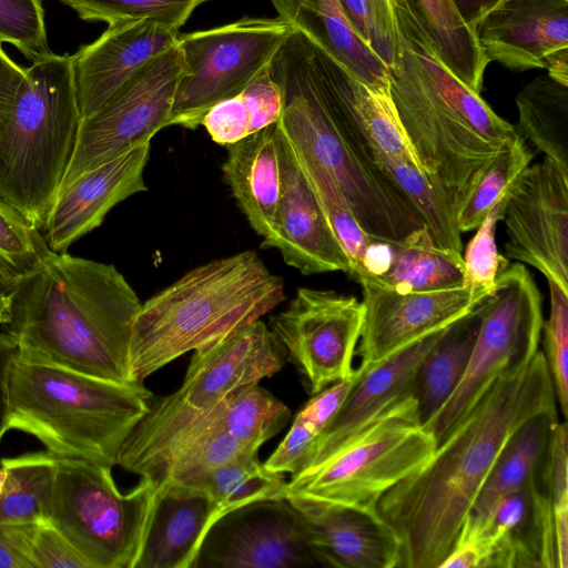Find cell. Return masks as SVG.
I'll return each mask as SVG.
<instances>
[{
    "label": "cell",
    "mask_w": 568,
    "mask_h": 568,
    "mask_svg": "<svg viewBox=\"0 0 568 568\" xmlns=\"http://www.w3.org/2000/svg\"><path fill=\"white\" fill-rule=\"evenodd\" d=\"M567 423L557 420L551 430L548 458V491L554 520L558 568L568 567V453Z\"/></svg>",
    "instance_id": "bcb514c9"
},
{
    "label": "cell",
    "mask_w": 568,
    "mask_h": 568,
    "mask_svg": "<svg viewBox=\"0 0 568 568\" xmlns=\"http://www.w3.org/2000/svg\"><path fill=\"white\" fill-rule=\"evenodd\" d=\"M284 474L267 469L257 453H244L206 474L195 488L212 503L210 528L224 515L244 506L285 498Z\"/></svg>",
    "instance_id": "e575fe53"
},
{
    "label": "cell",
    "mask_w": 568,
    "mask_h": 568,
    "mask_svg": "<svg viewBox=\"0 0 568 568\" xmlns=\"http://www.w3.org/2000/svg\"><path fill=\"white\" fill-rule=\"evenodd\" d=\"M156 498L134 568H194L212 503L199 488L166 484Z\"/></svg>",
    "instance_id": "d4e9b609"
},
{
    "label": "cell",
    "mask_w": 568,
    "mask_h": 568,
    "mask_svg": "<svg viewBox=\"0 0 568 568\" xmlns=\"http://www.w3.org/2000/svg\"><path fill=\"white\" fill-rule=\"evenodd\" d=\"M37 525L0 523V568H32L29 551Z\"/></svg>",
    "instance_id": "f907efd6"
},
{
    "label": "cell",
    "mask_w": 568,
    "mask_h": 568,
    "mask_svg": "<svg viewBox=\"0 0 568 568\" xmlns=\"http://www.w3.org/2000/svg\"><path fill=\"white\" fill-rule=\"evenodd\" d=\"M149 158L150 142H144L61 186L41 229L48 247L65 253L100 226L116 204L148 191L144 170Z\"/></svg>",
    "instance_id": "ffe728a7"
},
{
    "label": "cell",
    "mask_w": 568,
    "mask_h": 568,
    "mask_svg": "<svg viewBox=\"0 0 568 568\" xmlns=\"http://www.w3.org/2000/svg\"><path fill=\"white\" fill-rule=\"evenodd\" d=\"M277 133L282 192L272 230L263 239L261 247L276 248L288 266L304 275L335 271L349 274L348 257L333 233L290 142L278 128Z\"/></svg>",
    "instance_id": "d6986e66"
},
{
    "label": "cell",
    "mask_w": 568,
    "mask_h": 568,
    "mask_svg": "<svg viewBox=\"0 0 568 568\" xmlns=\"http://www.w3.org/2000/svg\"><path fill=\"white\" fill-rule=\"evenodd\" d=\"M176 42L145 64L105 105L81 120L63 186L84 172L151 142L169 126L172 103L183 73Z\"/></svg>",
    "instance_id": "4fadbf2b"
},
{
    "label": "cell",
    "mask_w": 568,
    "mask_h": 568,
    "mask_svg": "<svg viewBox=\"0 0 568 568\" xmlns=\"http://www.w3.org/2000/svg\"><path fill=\"white\" fill-rule=\"evenodd\" d=\"M284 300L283 280L254 251L187 271L141 304L129 347L132 382L143 384L170 362L260 320Z\"/></svg>",
    "instance_id": "5b68a950"
},
{
    "label": "cell",
    "mask_w": 568,
    "mask_h": 568,
    "mask_svg": "<svg viewBox=\"0 0 568 568\" xmlns=\"http://www.w3.org/2000/svg\"><path fill=\"white\" fill-rule=\"evenodd\" d=\"M285 361V348L261 320L194 351L182 385L151 400L123 443L116 465L154 480L185 434L224 397L242 385L273 376Z\"/></svg>",
    "instance_id": "ba28073f"
},
{
    "label": "cell",
    "mask_w": 568,
    "mask_h": 568,
    "mask_svg": "<svg viewBox=\"0 0 568 568\" xmlns=\"http://www.w3.org/2000/svg\"><path fill=\"white\" fill-rule=\"evenodd\" d=\"M541 349L497 377L437 444L429 459L378 500L399 545V568H439L510 436L536 415L558 414Z\"/></svg>",
    "instance_id": "6da1fadb"
},
{
    "label": "cell",
    "mask_w": 568,
    "mask_h": 568,
    "mask_svg": "<svg viewBox=\"0 0 568 568\" xmlns=\"http://www.w3.org/2000/svg\"><path fill=\"white\" fill-rule=\"evenodd\" d=\"M349 82L358 120L374 152L412 163L420 170L389 92L372 90L352 74Z\"/></svg>",
    "instance_id": "60d3db41"
},
{
    "label": "cell",
    "mask_w": 568,
    "mask_h": 568,
    "mask_svg": "<svg viewBox=\"0 0 568 568\" xmlns=\"http://www.w3.org/2000/svg\"><path fill=\"white\" fill-rule=\"evenodd\" d=\"M282 110L283 93L267 67L239 94L214 104L201 125L225 146L277 123Z\"/></svg>",
    "instance_id": "836d02e7"
},
{
    "label": "cell",
    "mask_w": 568,
    "mask_h": 568,
    "mask_svg": "<svg viewBox=\"0 0 568 568\" xmlns=\"http://www.w3.org/2000/svg\"><path fill=\"white\" fill-rule=\"evenodd\" d=\"M478 310L480 324L467 369L448 400L423 424L437 444L497 377L526 365L539 351L541 296L524 264L501 268Z\"/></svg>",
    "instance_id": "8fae6325"
},
{
    "label": "cell",
    "mask_w": 568,
    "mask_h": 568,
    "mask_svg": "<svg viewBox=\"0 0 568 568\" xmlns=\"http://www.w3.org/2000/svg\"><path fill=\"white\" fill-rule=\"evenodd\" d=\"M316 564L297 511L287 499H277L254 503L220 518L207 531L194 568H291Z\"/></svg>",
    "instance_id": "ac0fdd59"
},
{
    "label": "cell",
    "mask_w": 568,
    "mask_h": 568,
    "mask_svg": "<svg viewBox=\"0 0 568 568\" xmlns=\"http://www.w3.org/2000/svg\"><path fill=\"white\" fill-rule=\"evenodd\" d=\"M445 67L480 94L489 63L476 33L458 14L452 0H406Z\"/></svg>",
    "instance_id": "4dcf8cb0"
},
{
    "label": "cell",
    "mask_w": 568,
    "mask_h": 568,
    "mask_svg": "<svg viewBox=\"0 0 568 568\" xmlns=\"http://www.w3.org/2000/svg\"><path fill=\"white\" fill-rule=\"evenodd\" d=\"M277 17L315 41L357 80L389 92L386 65L348 26L339 0H271Z\"/></svg>",
    "instance_id": "4316f807"
},
{
    "label": "cell",
    "mask_w": 568,
    "mask_h": 568,
    "mask_svg": "<svg viewBox=\"0 0 568 568\" xmlns=\"http://www.w3.org/2000/svg\"><path fill=\"white\" fill-rule=\"evenodd\" d=\"M363 287L359 366L385 361L471 312L490 292L470 285L400 293L372 281Z\"/></svg>",
    "instance_id": "e0dca14e"
},
{
    "label": "cell",
    "mask_w": 568,
    "mask_h": 568,
    "mask_svg": "<svg viewBox=\"0 0 568 568\" xmlns=\"http://www.w3.org/2000/svg\"><path fill=\"white\" fill-rule=\"evenodd\" d=\"M290 408L258 385H242L224 397L199 424L209 432H222L244 448L257 452L287 424Z\"/></svg>",
    "instance_id": "1f68e13d"
},
{
    "label": "cell",
    "mask_w": 568,
    "mask_h": 568,
    "mask_svg": "<svg viewBox=\"0 0 568 568\" xmlns=\"http://www.w3.org/2000/svg\"><path fill=\"white\" fill-rule=\"evenodd\" d=\"M8 429L38 438L55 457L113 467L153 399L142 383H119L19 353L7 379Z\"/></svg>",
    "instance_id": "8992f818"
},
{
    "label": "cell",
    "mask_w": 568,
    "mask_h": 568,
    "mask_svg": "<svg viewBox=\"0 0 568 568\" xmlns=\"http://www.w3.org/2000/svg\"><path fill=\"white\" fill-rule=\"evenodd\" d=\"M3 325L21 355L131 383L129 347L141 302L113 264L51 252L10 283Z\"/></svg>",
    "instance_id": "3957f363"
},
{
    "label": "cell",
    "mask_w": 568,
    "mask_h": 568,
    "mask_svg": "<svg viewBox=\"0 0 568 568\" xmlns=\"http://www.w3.org/2000/svg\"><path fill=\"white\" fill-rule=\"evenodd\" d=\"M544 68L548 70L551 79L568 85V48L548 54Z\"/></svg>",
    "instance_id": "11a10c76"
},
{
    "label": "cell",
    "mask_w": 568,
    "mask_h": 568,
    "mask_svg": "<svg viewBox=\"0 0 568 568\" xmlns=\"http://www.w3.org/2000/svg\"><path fill=\"white\" fill-rule=\"evenodd\" d=\"M355 378L334 383L313 397L298 410L291 428L264 466L275 473L301 471L313 447L342 405Z\"/></svg>",
    "instance_id": "8d00e7d4"
},
{
    "label": "cell",
    "mask_w": 568,
    "mask_h": 568,
    "mask_svg": "<svg viewBox=\"0 0 568 568\" xmlns=\"http://www.w3.org/2000/svg\"><path fill=\"white\" fill-rule=\"evenodd\" d=\"M479 304L444 328L417 369L414 397L423 424L448 400L467 369L480 324Z\"/></svg>",
    "instance_id": "f1b7e54d"
},
{
    "label": "cell",
    "mask_w": 568,
    "mask_h": 568,
    "mask_svg": "<svg viewBox=\"0 0 568 568\" xmlns=\"http://www.w3.org/2000/svg\"><path fill=\"white\" fill-rule=\"evenodd\" d=\"M84 21L150 20L178 32L205 0H59Z\"/></svg>",
    "instance_id": "b9f144b4"
},
{
    "label": "cell",
    "mask_w": 568,
    "mask_h": 568,
    "mask_svg": "<svg viewBox=\"0 0 568 568\" xmlns=\"http://www.w3.org/2000/svg\"><path fill=\"white\" fill-rule=\"evenodd\" d=\"M518 133L568 171V85L539 75L516 95Z\"/></svg>",
    "instance_id": "d6a6232c"
},
{
    "label": "cell",
    "mask_w": 568,
    "mask_h": 568,
    "mask_svg": "<svg viewBox=\"0 0 568 568\" xmlns=\"http://www.w3.org/2000/svg\"><path fill=\"white\" fill-rule=\"evenodd\" d=\"M29 555L32 568H91L89 562L49 521L37 525Z\"/></svg>",
    "instance_id": "681fc988"
},
{
    "label": "cell",
    "mask_w": 568,
    "mask_h": 568,
    "mask_svg": "<svg viewBox=\"0 0 568 568\" xmlns=\"http://www.w3.org/2000/svg\"><path fill=\"white\" fill-rule=\"evenodd\" d=\"M268 72L283 93L277 128L333 175L365 233L399 242L423 227L406 193L375 158L354 106L348 70L295 30Z\"/></svg>",
    "instance_id": "7a4b0ae2"
},
{
    "label": "cell",
    "mask_w": 568,
    "mask_h": 568,
    "mask_svg": "<svg viewBox=\"0 0 568 568\" xmlns=\"http://www.w3.org/2000/svg\"><path fill=\"white\" fill-rule=\"evenodd\" d=\"M54 457L49 523L91 568H134L156 498L148 477L121 494L111 467Z\"/></svg>",
    "instance_id": "30bf717a"
},
{
    "label": "cell",
    "mask_w": 568,
    "mask_h": 568,
    "mask_svg": "<svg viewBox=\"0 0 568 568\" xmlns=\"http://www.w3.org/2000/svg\"><path fill=\"white\" fill-rule=\"evenodd\" d=\"M550 316L544 322V355L552 378L557 404L568 416V294L548 281Z\"/></svg>",
    "instance_id": "7dc6e473"
},
{
    "label": "cell",
    "mask_w": 568,
    "mask_h": 568,
    "mask_svg": "<svg viewBox=\"0 0 568 568\" xmlns=\"http://www.w3.org/2000/svg\"><path fill=\"white\" fill-rule=\"evenodd\" d=\"M507 194L493 206L467 245L463 257L466 285L491 292L499 271L508 265L495 242L496 225L503 217Z\"/></svg>",
    "instance_id": "c3c4849f"
},
{
    "label": "cell",
    "mask_w": 568,
    "mask_h": 568,
    "mask_svg": "<svg viewBox=\"0 0 568 568\" xmlns=\"http://www.w3.org/2000/svg\"><path fill=\"white\" fill-rule=\"evenodd\" d=\"M33 61L50 52L41 0H0V44Z\"/></svg>",
    "instance_id": "f6af8a7d"
},
{
    "label": "cell",
    "mask_w": 568,
    "mask_h": 568,
    "mask_svg": "<svg viewBox=\"0 0 568 568\" xmlns=\"http://www.w3.org/2000/svg\"><path fill=\"white\" fill-rule=\"evenodd\" d=\"M501 220L507 257L568 294V171L548 158L528 165L507 194Z\"/></svg>",
    "instance_id": "9a60e30c"
},
{
    "label": "cell",
    "mask_w": 568,
    "mask_h": 568,
    "mask_svg": "<svg viewBox=\"0 0 568 568\" xmlns=\"http://www.w3.org/2000/svg\"><path fill=\"white\" fill-rule=\"evenodd\" d=\"M224 148V180L251 227L264 239L272 230L282 192L276 123Z\"/></svg>",
    "instance_id": "484cf974"
},
{
    "label": "cell",
    "mask_w": 568,
    "mask_h": 568,
    "mask_svg": "<svg viewBox=\"0 0 568 568\" xmlns=\"http://www.w3.org/2000/svg\"><path fill=\"white\" fill-rule=\"evenodd\" d=\"M364 306L331 290L297 288L287 307L270 317V328L314 395L353 377Z\"/></svg>",
    "instance_id": "5bb4252c"
},
{
    "label": "cell",
    "mask_w": 568,
    "mask_h": 568,
    "mask_svg": "<svg viewBox=\"0 0 568 568\" xmlns=\"http://www.w3.org/2000/svg\"><path fill=\"white\" fill-rule=\"evenodd\" d=\"M26 78V69L13 62L0 44V136L13 112Z\"/></svg>",
    "instance_id": "816d5d0a"
},
{
    "label": "cell",
    "mask_w": 568,
    "mask_h": 568,
    "mask_svg": "<svg viewBox=\"0 0 568 568\" xmlns=\"http://www.w3.org/2000/svg\"><path fill=\"white\" fill-rule=\"evenodd\" d=\"M14 278L9 277L0 268V324L4 325L10 317V283Z\"/></svg>",
    "instance_id": "9f6ffc18"
},
{
    "label": "cell",
    "mask_w": 568,
    "mask_h": 568,
    "mask_svg": "<svg viewBox=\"0 0 568 568\" xmlns=\"http://www.w3.org/2000/svg\"><path fill=\"white\" fill-rule=\"evenodd\" d=\"M398 54L389 94L428 181L457 211L481 169L520 138L442 62L406 0H392Z\"/></svg>",
    "instance_id": "277c9868"
},
{
    "label": "cell",
    "mask_w": 568,
    "mask_h": 568,
    "mask_svg": "<svg viewBox=\"0 0 568 568\" xmlns=\"http://www.w3.org/2000/svg\"><path fill=\"white\" fill-rule=\"evenodd\" d=\"M355 34L390 68L398 54V30L392 0H339Z\"/></svg>",
    "instance_id": "7bdbcfd3"
},
{
    "label": "cell",
    "mask_w": 568,
    "mask_h": 568,
    "mask_svg": "<svg viewBox=\"0 0 568 568\" xmlns=\"http://www.w3.org/2000/svg\"><path fill=\"white\" fill-rule=\"evenodd\" d=\"M437 442L423 426L414 395L384 409L320 464L292 475L285 498L301 497L376 513L382 496L415 473Z\"/></svg>",
    "instance_id": "9c48e42d"
},
{
    "label": "cell",
    "mask_w": 568,
    "mask_h": 568,
    "mask_svg": "<svg viewBox=\"0 0 568 568\" xmlns=\"http://www.w3.org/2000/svg\"><path fill=\"white\" fill-rule=\"evenodd\" d=\"M532 153L520 136L505 145L478 173L456 211L459 231L477 230L493 206L507 194L529 165Z\"/></svg>",
    "instance_id": "f35d334b"
},
{
    "label": "cell",
    "mask_w": 568,
    "mask_h": 568,
    "mask_svg": "<svg viewBox=\"0 0 568 568\" xmlns=\"http://www.w3.org/2000/svg\"><path fill=\"white\" fill-rule=\"evenodd\" d=\"M26 73L0 136V197L41 230L81 122L73 54L50 51L33 60Z\"/></svg>",
    "instance_id": "52a82bcc"
},
{
    "label": "cell",
    "mask_w": 568,
    "mask_h": 568,
    "mask_svg": "<svg viewBox=\"0 0 568 568\" xmlns=\"http://www.w3.org/2000/svg\"><path fill=\"white\" fill-rule=\"evenodd\" d=\"M374 154L379 165L406 193L433 242L439 247L462 253V232L456 212L446 195L412 163L376 152Z\"/></svg>",
    "instance_id": "74e56055"
},
{
    "label": "cell",
    "mask_w": 568,
    "mask_h": 568,
    "mask_svg": "<svg viewBox=\"0 0 568 568\" xmlns=\"http://www.w3.org/2000/svg\"><path fill=\"white\" fill-rule=\"evenodd\" d=\"M7 479L0 494V523L49 521L54 480V457L48 452L0 460Z\"/></svg>",
    "instance_id": "d590c367"
},
{
    "label": "cell",
    "mask_w": 568,
    "mask_h": 568,
    "mask_svg": "<svg viewBox=\"0 0 568 568\" xmlns=\"http://www.w3.org/2000/svg\"><path fill=\"white\" fill-rule=\"evenodd\" d=\"M443 331L419 339L381 363L355 368L352 387L315 443L303 469L323 462L389 405L414 395L417 369Z\"/></svg>",
    "instance_id": "603a6c76"
},
{
    "label": "cell",
    "mask_w": 568,
    "mask_h": 568,
    "mask_svg": "<svg viewBox=\"0 0 568 568\" xmlns=\"http://www.w3.org/2000/svg\"><path fill=\"white\" fill-rule=\"evenodd\" d=\"M294 31L278 17H244L207 30L179 34L184 70L169 126L195 130L214 104L239 94L266 69Z\"/></svg>",
    "instance_id": "7c38bea8"
},
{
    "label": "cell",
    "mask_w": 568,
    "mask_h": 568,
    "mask_svg": "<svg viewBox=\"0 0 568 568\" xmlns=\"http://www.w3.org/2000/svg\"><path fill=\"white\" fill-rule=\"evenodd\" d=\"M458 14L474 32L478 23L504 0H452Z\"/></svg>",
    "instance_id": "db71d44e"
},
{
    "label": "cell",
    "mask_w": 568,
    "mask_h": 568,
    "mask_svg": "<svg viewBox=\"0 0 568 568\" xmlns=\"http://www.w3.org/2000/svg\"><path fill=\"white\" fill-rule=\"evenodd\" d=\"M179 33L150 20L109 24L73 54L81 120L105 105L145 64L178 42Z\"/></svg>",
    "instance_id": "44dd1931"
},
{
    "label": "cell",
    "mask_w": 568,
    "mask_h": 568,
    "mask_svg": "<svg viewBox=\"0 0 568 568\" xmlns=\"http://www.w3.org/2000/svg\"><path fill=\"white\" fill-rule=\"evenodd\" d=\"M558 414H539L523 424L507 440L480 487L468 515L483 519L505 495L527 485L547 465Z\"/></svg>",
    "instance_id": "83f0119b"
},
{
    "label": "cell",
    "mask_w": 568,
    "mask_h": 568,
    "mask_svg": "<svg viewBox=\"0 0 568 568\" xmlns=\"http://www.w3.org/2000/svg\"><path fill=\"white\" fill-rule=\"evenodd\" d=\"M7 479V469L1 466L0 468V494Z\"/></svg>",
    "instance_id": "6f0895ef"
},
{
    "label": "cell",
    "mask_w": 568,
    "mask_h": 568,
    "mask_svg": "<svg viewBox=\"0 0 568 568\" xmlns=\"http://www.w3.org/2000/svg\"><path fill=\"white\" fill-rule=\"evenodd\" d=\"M386 272L368 280L400 293L446 290L464 285L462 253L436 245L423 226L393 242Z\"/></svg>",
    "instance_id": "f546056e"
},
{
    "label": "cell",
    "mask_w": 568,
    "mask_h": 568,
    "mask_svg": "<svg viewBox=\"0 0 568 568\" xmlns=\"http://www.w3.org/2000/svg\"><path fill=\"white\" fill-rule=\"evenodd\" d=\"M18 345L8 333H0V440L8 432L7 379Z\"/></svg>",
    "instance_id": "f5cc1de1"
},
{
    "label": "cell",
    "mask_w": 568,
    "mask_h": 568,
    "mask_svg": "<svg viewBox=\"0 0 568 568\" xmlns=\"http://www.w3.org/2000/svg\"><path fill=\"white\" fill-rule=\"evenodd\" d=\"M489 62L521 72L568 48V0H504L475 30Z\"/></svg>",
    "instance_id": "cb8c5ba5"
},
{
    "label": "cell",
    "mask_w": 568,
    "mask_h": 568,
    "mask_svg": "<svg viewBox=\"0 0 568 568\" xmlns=\"http://www.w3.org/2000/svg\"><path fill=\"white\" fill-rule=\"evenodd\" d=\"M458 541L477 568H558L548 464L503 496L485 518L468 515Z\"/></svg>",
    "instance_id": "2e32d148"
},
{
    "label": "cell",
    "mask_w": 568,
    "mask_h": 568,
    "mask_svg": "<svg viewBox=\"0 0 568 568\" xmlns=\"http://www.w3.org/2000/svg\"><path fill=\"white\" fill-rule=\"evenodd\" d=\"M290 144L333 233L348 257L349 275L358 281L362 275L363 260L373 237L361 227L333 175L324 166L301 153L291 142Z\"/></svg>",
    "instance_id": "ab89813d"
},
{
    "label": "cell",
    "mask_w": 568,
    "mask_h": 568,
    "mask_svg": "<svg viewBox=\"0 0 568 568\" xmlns=\"http://www.w3.org/2000/svg\"><path fill=\"white\" fill-rule=\"evenodd\" d=\"M51 252L40 230L0 197L1 271L16 278Z\"/></svg>",
    "instance_id": "ee69618b"
},
{
    "label": "cell",
    "mask_w": 568,
    "mask_h": 568,
    "mask_svg": "<svg viewBox=\"0 0 568 568\" xmlns=\"http://www.w3.org/2000/svg\"><path fill=\"white\" fill-rule=\"evenodd\" d=\"M297 511L317 564L336 568H398L399 545L376 513L301 497Z\"/></svg>",
    "instance_id": "7402d4cb"
}]
</instances>
